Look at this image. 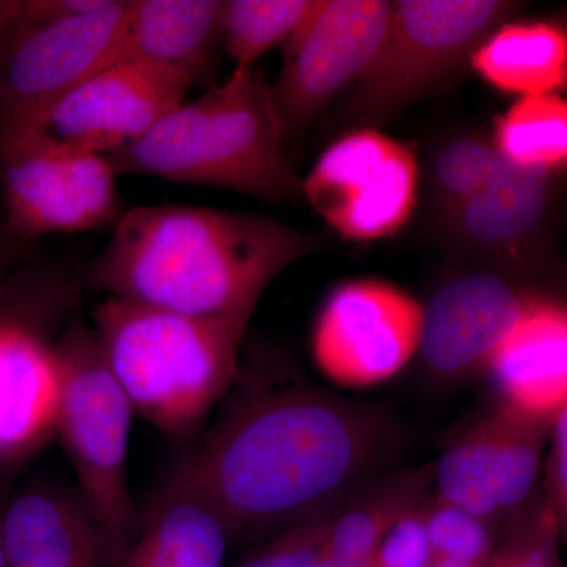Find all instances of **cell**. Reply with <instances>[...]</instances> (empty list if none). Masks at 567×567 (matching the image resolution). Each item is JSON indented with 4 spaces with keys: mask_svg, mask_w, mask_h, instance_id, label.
Listing matches in <instances>:
<instances>
[{
    "mask_svg": "<svg viewBox=\"0 0 567 567\" xmlns=\"http://www.w3.org/2000/svg\"><path fill=\"white\" fill-rule=\"evenodd\" d=\"M385 417L322 391L254 379L155 496L194 499L229 537L327 516L393 446Z\"/></svg>",
    "mask_w": 567,
    "mask_h": 567,
    "instance_id": "cell-1",
    "label": "cell"
},
{
    "mask_svg": "<svg viewBox=\"0 0 567 567\" xmlns=\"http://www.w3.org/2000/svg\"><path fill=\"white\" fill-rule=\"evenodd\" d=\"M320 248L317 235L257 213L140 205L123 212L85 279L106 298L249 322L268 286Z\"/></svg>",
    "mask_w": 567,
    "mask_h": 567,
    "instance_id": "cell-2",
    "label": "cell"
},
{
    "mask_svg": "<svg viewBox=\"0 0 567 567\" xmlns=\"http://www.w3.org/2000/svg\"><path fill=\"white\" fill-rule=\"evenodd\" d=\"M282 137L270 82L256 66H235L229 80L182 103L107 159L117 174L215 186L267 204L297 203L303 188Z\"/></svg>",
    "mask_w": 567,
    "mask_h": 567,
    "instance_id": "cell-3",
    "label": "cell"
},
{
    "mask_svg": "<svg viewBox=\"0 0 567 567\" xmlns=\"http://www.w3.org/2000/svg\"><path fill=\"white\" fill-rule=\"evenodd\" d=\"M92 317L133 412L164 434H192L238 377L248 320L178 315L118 298H104Z\"/></svg>",
    "mask_w": 567,
    "mask_h": 567,
    "instance_id": "cell-4",
    "label": "cell"
},
{
    "mask_svg": "<svg viewBox=\"0 0 567 567\" xmlns=\"http://www.w3.org/2000/svg\"><path fill=\"white\" fill-rule=\"evenodd\" d=\"M52 347L62 383L55 435L76 473L82 503L110 543L115 566L136 528L128 486L133 406L89 324L71 320Z\"/></svg>",
    "mask_w": 567,
    "mask_h": 567,
    "instance_id": "cell-5",
    "label": "cell"
},
{
    "mask_svg": "<svg viewBox=\"0 0 567 567\" xmlns=\"http://www.w3.org/2000/svg\"><path fill=\"white\" fill-rule=\"evenodd\" d=\"M516 10L503 0L391 2L385 37L347 102V121L372 126L394 117L447 80Z\"/></svg>",
    "mask_w": 567,
    "mask_h": 567,
    "instance_id": "cell-6",
    "label": "cell"
},
{
    "mask_svg": "<svg viewBox=\"0 0 567 567\" xmlns=\"http://www.w3.org/2000/svg\"><path fill=\"white\" fill-rule=\"evenodd\" d=\"M107 156L58 147L25 130H0V178L13 237L102 229L123 215Z\"/></svg>",
    "mask_w": 567,
    "mask_h": 567,
    "instance_id": "cell-7",
    "label": "cell"
},
{
    "mask_svg": "<svg viewBox=\"0 0 567 567\" xmlns=\"http://www.w3.org/2000/svg\"><path fill=\"white\" fill-rule=\"evenodd\" d=\"M301 188L317 215L346 240H380L412 218L420 164L409 145L377 130H354L320 155Z\"/></svg>",
    "mask_w": 567,
    "mask_h": 567,
    "instance_id": "cell-8",
    "label": "cell"
},
{
    "mask_svg": "<svg viewBox=\"0 0 567 567\" xmlns=\"http://www.w3.org/2000/svg\"><path fill=\"white\" fill-rule=\"evenodd\" d=\"M128 0L58 21H17L0 44V128L40 114L121 62ZM21 10V9H20Z\"/></svg>",
    "mask_w": 567,
    "mask_h": 567,
    "instance_id": "cell-9",
    "label": "cell"
},
{
    "mask_svg": "<svg viewBox=\"0 0 567 567\" xmlns=\"http://www.w3.org/2000/svg\"><path fill=\"white\" fill-rule=\"evenodd\" d=\"M391 2L317 0L303 24L287 41L271 100L282 134L300 132L360 80L385 37Z\"/></svg>",
    "mask_w": 567,
    "mask_h": 567,
    "instance_id": "cell-10",
    "label": "cell"
},
{
    "mask_svg": "<svg viewBox=\"0 0 567 567\" xmlns=\"http://www.w3.org/2000/svg\"><path fill=\"white\" fill-rule=\"evenodd\" d=\"M192 85L194 82L178 71L118 62L29 121L6 128L25 130L70 151L107 156L140 140L185 103Z\"/></svg>",
    "mask_w": 567,
    "mask_h": 567,
    "instance_id": "cell-11",
    "label": "cell"
},
{
    "mask_svg": "<svg viewBox=\"0 0 567 567\" xmlns=\"http://www.w3.org/2000/svg\"><path fill=\"white\" fill-rule=\"evenodd\" d=\"M423 306L393 284L336 287L317 317L312 354L328 379L365 388L398 375L420 349Z\"/></svg>",
    "mask_w": 567,
    "mask_h": 567,
    "instance_id": "cell-12",
    "label": "cell"
},
{
    "mask_svg": "<svg viewBox=\"0 0 567 567\" xmlns=\"http://www.w3.org/2000/svg\"><path fill=\"white\" fill-rule=\"evenodd\" d=\"M69 282L0 324V465L29 456L55 435L61 368L44 328L69 308Z\"/></svg>",
    "mask_w": 567,
    "mask_h": 567,
    "instance_id": "cell-13",
    "label": "cell"
},
{
    "mask_svg": "<svg viewBox=\"0 0 567 567\" xmlns=\"http://www.w3.org/2000/svg\"><path fill=\"white\" fill-rule=\"evenodd\" d=\"M535 297L499 271H468L443 284L423 306L417 352L429 374L461 380L486 371Z\"/></svg>",
    "mask_w": 567,
    "mask_h": 567,
    "instance_id": "cell-14",
    "label": "cell"
},
{
    "mask_svg": "<svg viewBox=\"0 0 567 567\" xmlns=\"http://www.w3.org/2000/svg\"><path fill=\"white\" fill-rule=\"evenodd\" d=\"M554 174L547 167L518 166L496 151L483 188L436 226L473 257L507 267L524 264L546 234Z\"/></svg>",
    "mask_w": 567,
    "mask_h": 567,
    "instance_id": "cell-15",
    "label": "cell"
},
{
    "mask_svg": "<svg viewBox=\"0 0 567 567\" xmlns=\"http://www.w3.org/2000/svg\"><path fill=\"white\" fill-rule=\"evenodd\" d=\"M491 372L502 405L548 421L567 406V312L559 301L533 298L492 354Z\"/></svg>",
    "mask_w": 567,
    "mask_h": 567,
    "instance_id": "cell-16",
    "label": "cell"
},
{
    "mask_svg": "<svg viewBox=\"0 0 567 567\" xmlns=\"http://www.w3.org/2000/svg\"><path fill=\"white\" fill-rule=\"evenodd\" d=\"M7 567H114L110 543L80 498L22 492L2 514Z\"/></svg>",
    "mask_w": 567,
    "mask_h": 567,
    "instance_id": "cell-17",
    "label": "cell"
},
{
    "mask_svg": "<svg viewBox=\"0 0 567 567\" xmlns=\"http://www.w3.org/2000/svg\"><path fill=\"white\" fill-rule=\"evenodd\" d=\"M219 0H128L121 62L148 63L196 84L221 40Z\"/></svg>",
    "mask_w": 567,
    "mask_h": 567,
    "instance_id": "cell-18",
    "label": "cell"
},
{
    "mask_svg": "<svg viewBox=\"0 0 567 567\" xmlns=\"http://www.w3.org/2000/svg\"><path fill=\"white\" fill-rule=\"evenodd\" d=\"M470 58L473 70L496 91L520 99L566 87L567 35L554 22H506L488 33Z\"/></svg>",
    "mask_w": 567,
    "mask_h": 567,
    "instance_id": "cell-19",
    "label": "cell"
},
{
    "mask_svg": "<svg viewBox=\"0 0 567 567\" xmlns=\"http://www.w3.org/2000/svg\"><path fill=\"white\" fill-rule=\"evenodd\" d=\"M230 537L208 507L155 496L140 536L114 567H221Z\"/></svg>",
    "mask_w": 567,
    "mask_h": 567,
    "instance_id": "cell-20",
    "label": "cell"
},
{
    "mask_svg": "<svg viewBox=\"0 0 567 567\" xmlns=\"http://www.w3.org/2000/svg\"><path fill=\"white\" fill-rule=\"evenodd\" d=\"M431 481L427 468L412 470L354 492L344 509L333 514L323 547L339 566L374 563L377 547L388 528L425 499Z\"/></svg>",
    "mask_w": 567,
    "mask_h": 567,
    "instance_id": "cell-21",
    "label": "cell"
},
{
    "mask_svg": "<svg viewBox=\"0 0 567 567\" xmlns=\"http://www.w3.org/2000/svg\"><path fill=\"white\" fill-rule=\"evenodd\" d=\"M491 440L495 499L502 518L520 513L539 476L551 423L499 405L484 417Z\"/></svg>",
    "mask_w": 567,
    "mask_h": 567,
    "instance_id": "cell-22",
    "label": "cell"
},
{
    "mask_svg": "<svg viewBox=\"0 0 567 567\" xmlns=\"http://www.w3.org/2000/svg\"><path fill=\"white\" fill-rule=\"evenodd\" d=\"M494 144L524 167L561 169L567 162V103L559 93L522 96L494 121Z\"/></svg>",
    "mask_w": 567,
    "mask_h": 567,
    "instance_id": "cell-23",
    "label": "cell"
},
{
    "mask_svg": "<svg viewBox=\"0 0 567 567\" xmlns=\"http://www.w3.org/2000/svg\"><path fill=\"white\" fill-rule=\"evenodd\" d=\"M495 156L494 140L486 133H457L436 145L425 167V188L436 224L483 188Z\"/></svg>",
    "mask_w": 567,
    "mask_h": 567,
    "instance_id": "cell-24",
    "label": "cell"
},
{
    "mask_svg": "<svg viewBox=\"0 0 567 567\" xmlns=\"http://www.w3.org/2000/svg\"><path fill=\"white\" fill-rule=\"evenodd\" d=\"M317 0H229L223 2L221 40L237 66H254L268 51L286 47Z\"/></svg>",
    "mask_w": 567,
    "mask_h": 567,
    "instance_id": "cell-25",
    "label": "cell"
},
{
    "mask_svg": "<svg viewBox=\"0 0 567 567\" xmlns=\"http://www.w3.org/2000/svg\"><path fill=\"white\" fill-rule=\"evenodd\" d=\"M432 480L439 488L436 498L483 518L499 524L495 499L494 466L486 421H480L465 432L440 457Z\"/></svg>",
    "mask_w": 567,
    "mask_h": 567,
    "instance_id": "cell-26",
    "label": "cell"
},
{
    "mask_svg": "<svg viewBox=\"0 0 567 567\" xmlns=\"http://www.w3.org/2000/svg\"><path fill=\"white\" fill-rule=\"evenodd\" d=\"M425 528L434 557L486 566L496 548L494 525L442 499H425Z\"/></svg>",
    "mask_w": 567,
    "mask_h": 567,
    "instance_id": "cell-27",
    "label": "cell"
},
{
    "mask_svg": "<svg viewBox=\"0 0 567 567\" xmlns=\"http://www.w3.org/2000/svg\"><path fill=\"white\" fill-rule=\"evenodd\" d=\"M561 524L544 498L513 518L509 533L484 567H563L558 555Z\"/></svg>",
    "mask_w": 567,
    "mask_h": 567,
    "instance_id": "cell-28",
    "label": "cell"
},
{
    "mask_svg": "<svg viewBox=\"0 0 567 567\" xmlns=\"http://www.w3.org/2000/svg\"><path fill=\"white\" fill-rule=\"evenodd\" d=\"M333 514L286 528L240 567H309L330 533Z\"/></svg>",
    "mask_w": 567,
    "mask_h": 567,
    "instance_id": "cell-29",
    "label": "cell"
},
{
    "mask_svg": "<svg viewBox=\"0 0 567 567\" xmlns=\"http://www.w3.org/2000/svg\"><path fill=\"white\" fill-rule=\"evenodd\" d=\"M424 502L405 511L388 528L374 555V567H427L432 548L425 528Z\"/></svg>",
    "mask_w": 567,
    "mask_h": 567,
    "instance_id": "cell-30",
    "label": "cell"
},
{
    "mask_svg": "<svg viewBox=\"0 0 567 567\" xmlns=\"http://www.w3.org/2000/svg\"><path fill=\"white\" fill-rule=\"evenodd\" d=\"M544 502L565 528L567 516V406L554 417Z\"/></svg>",
    "mask_w": 567,
    "mask_h": 567,
    "instance_id": "cell-31",
    "label": "cell"
},
{
    "mask_svg": "<svg viewBox=\"0 0 567 567\" xmlns=\"http://www.w3.org/2000/svg\"><path fill=\"white\" fill-rule=\"evenodd\" d=\"M61 279L52 275L13 274L0 279V324L54 289Z\"/></svg>",
    "mask_w": 567,
    "mask_h": 567,
    "instance_id": "cell-32",
    "label": "cell"
},
{
    "mask_svg": "<svg viewBox=\"0 0 567 567\" xmlns=\"http://www.w3.org/2000/svg\"><path fill=\"white\" fill-rule=\"evenodd\" d=\"M17 260V238L10 233L6 223H0V279L13 270Z\"/></svg>",
    "mask_w": 567,
    "mask_h": 567,
    "instance_id": "cell-33",
    "label": "cell"
},
{
    "mask_svg": "<svg viewBox=\"0 0 567 567\" xmlns=\"http://www.w3.org/2000/svg\"><path fill=\"white\" fill-rule=\"evenodd\" d=\"M21 0H0V44L20 14Z\"/></svg>",
    "mask_w": 567,
    "mask_h": 567,
    "instance_id": "cell-34",
    "label": "cell"
},
{
    "mask_svg": "<svg viewBox=\"0 0 567 567\" xmlns=\"http://www.w3.org/2000/svg\"><path fill=\"white\" fill-rule=\"evenodd\" d=\"M309 567H339V565L336 563V559L331 557L330 551L322 546L319 554H317L315 561H312Z\"/></svg>",
    "mask_w": 567,
    "mask_h": 567,
    "instance_id": "cell-35",
    "label": "cell"
},
{
    "mask_svg": "<svg viewBox=\"0 0 567 567\" xmlns=\"http://www.w3.org/2000/svg\"><path fill=\"white\" fill-rule=\"evenodd\" d=\"M427 567H477L470 565V563L458 561V559L446 558V557H432L431 563Z\"/></svg>",
    "mask_w": 567,
    "mask_h": 567,
    "instance_id": "cell-36",
    "label": "cell"
},
{
    "mask_svg": "<svg viewBox=\"0 0 567 567\" xmlns=\"http://www.w3.org/2000/svg\"><path fill=\"white\" fill-rule=\"evenodd\" d=\"M2 514L3 509H0V567H7L6 550H3Z\"/></svg>",
    "mask_w": 567,
    "mask_h": 567,
    "instance_id": "cell-37",
    "label": "cell"
},
{
    "mask_svg": "<svg viewBox=\"0 0 567 567\" xmlns=\"http://www.w3.org/2000/svg\"><path fill=\"white\" fill-rule=\"evenodd\" d=\"M339 567H374V563H368V565H361V566H339Z\"/></svg>",
    "mask_w": 567,
    "mask_h": 567,
    "instance_id": "cell-38",
    "label": "cell"
}]
</instances>
